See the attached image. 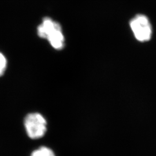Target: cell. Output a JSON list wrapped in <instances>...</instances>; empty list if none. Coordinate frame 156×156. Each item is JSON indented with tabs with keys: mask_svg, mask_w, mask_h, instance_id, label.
Returning a JSON list of instances; mask_svg holds the SVG:
<instances>
[{
	"mask_svg": "<svg viewBox=\"0 0 156 156\" xmlns=\"http://www.w3.org/2000/svg\"><path fill=\"white\" fill-rule=\"evenodd\" d=\"M24 127L28 136L34 140L42 138L47 130L44 117L38 113H30L24 119Z\"/></svg>",
	"mask_w": 156,
	"mask_h": 156,
	"instance_id": "obj_2",
	"label": "cell"
},
{
	"mask_svg": "<svg viewBox=\"0 0 156 156\" xmlns=\"http://www.w3.org/2000/svg\"><path fill=\"white\" fill-rule=\"evenodd\" d=\"M6 60L5 56L0 53V76L3 75L6 67Z\"/></svg>",
	"mask_w": 156,
	"mask_h": 156,
	"instance_id": "obj_5",
	"label": "cell"
},
{
	"mask_svg": "<svg viewBox=\"0 0 156 156\" xmlns=\"http://www.w3.org/2000/svg\"><path fill=\"white\" fill-rule=\"evenodd\" d=\"M134 37L140 42L149 41L152 35V27L147 17L139 14L131 19L129 22Z\"/></svg>",
	"mask_w": 156,
	"mask_h": 156,
	"instance_id": "obj_3",
	"label": "cell"
},
{
	"mask_svg": "<svg viewBox=\"0 0 156 156\" xmlns=\"http://www.w3.org/2000/svg\"><path fill=\"white\" fill-rule=\"evenodd\" d=\"M31 156H55L53 151L46 147H41L34 151Z\"/></svg>",
	"mask_w": 156,
	"mask_h": 156,
	"instance_id": "obj_4",
	"label": "cell"
},
{
	"mask_svg": "<svg viewBox=\"0 0 156 156\" xmlns=\"http://www.w3.org/2000/svg\"><path fill=\"white\" fill-rule=\"evenodd\" d=\"M40 38L46 39L51 46L57 50H61L64 46V37L58 23L49 17H45L37 28Z\"/></svg>",
	"mask_w": 156,
	"mask_h": 156,
	"instance_id": "obj_1",
	"label": "cell"
}]
</instances>
